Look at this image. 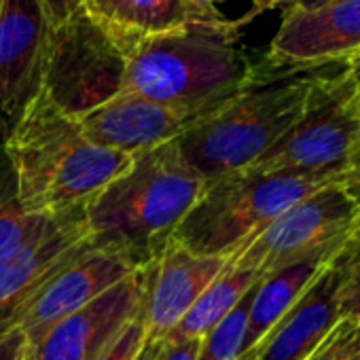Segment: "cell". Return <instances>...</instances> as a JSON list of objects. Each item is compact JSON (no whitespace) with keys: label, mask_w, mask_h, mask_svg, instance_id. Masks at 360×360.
Wrapping results in <instances>:
<instances>
[{"label":"cell","mask_w":360,"mask_h":360,"mask_svg":"<svg viewBox=\"0 0 360 360\" xmlns=\"http://www.w3.org/2000/svg\"><path fill=\"white\" fill-rule=\"evenodd\" d=\"M244 26V20H227L221 11H200L172 30L134 41L119 94L202 119L252 77L255 62L242 47Z\"/></svg>","instance_id":"6da1fadb"},{"label":"cell","mask_w":360,"mask_h":360,"mask_svg":"<svg viewBox=\"0 0 360 360\" xmlns=\"http://www.w3.org/2000/svg\"><path fill=\"white\" fill-rule=\"evenodd\" d=\"M208 189L176 140L131 155V163L83 208L89 244L138 269L150 263Z\"/></svg>","instance_id":"7a4b0ae2"},{"label":"cell","mask_w":360,"mask_h":360,"mask_svg":"<svg viewBox=\"0 0 360 360\" xmlns=\"http://www.w3.org/2000/svg\"><path fill=\"white\" fill-rule=\"evenodd\" d=\"M339 64L290 66L265 56L242 91L176 138L180 155L208 187L246 169L290 129L318 83Z\"/></svg>","instance_id":"3957f363"},{"label":"cell","mask_w":360,"mask_h":360,"mask_svg":"<svg viewBox=\"0 0 360 360\" xmlns=\"http://www.w3.org/2000/svg\"><path fill=\"white\" fill-rule=\"evenodd\" d=\"M15 198L32 214L56 217L85 208L123 174L131 155L94 144L79 121L39 94L5 136Z\"/></svg>","instance_id":"277c9868"},{"label":"cell","mask_w":360,"mask_h":360,"mask_svg":"<svg viewBox=\"0 0 360 360\" xmlns=\"http://www.w3.org/2000/svg\"><path fill=\"white\" fill-rule=\"evenodd\" d=\"M354 167L314 174L238 172L210 185L178 225L172 242L202 257L231 259L303 198L345 178Z\"/></svg>","instance_id":"5b68a950"},{"label":"cell","mask_w":360,"mask_h":360,"mask_svg":"<svg viewBox=\"0 0 360 360\" xmlns=\"http://www.w3.org/2000/svg\"><path fill=\"white\" fill-rule=\"evenodd\" d=\"M47 3L51 41L41 94L77 119L121 91L127 45L77 0Z\"/></svg>","instance_id":"8992f818"},{"label":"cell","mask_w":360,"mask_h":360,"mask_svg":"<svg viewBox=\"0 0 360 360\" xmlns=\"http://www.w3.org/2000/svg\"><path fill=\"white\" fill-rule=\"evenodd\" d=\"M358 144L360 100L345 60L318 83L290 129L242 172L314 174L352 167Z\"/></svg>","instance_id":"52a82bcc"},{"label":"cell","mask_w":360,"mask_h":360,"mask_svg":"<svg viewBox=\"0 0 360 360\" xmlns=\"http://www.w3.org/2000/svg\"><path fill=\"white\" fill-rule=\"evenodd\" d=\"M360 229V174L303 198L269 223L246 248L229 259L231 267L269 276L311 255L345 246Z\"/></svg>","instance_id":"ba28073f"},{"label":"cell","mask_w":360,"mask_h":360,"mask_svg":"<svg viewBox=\"0 0 360 360\" xmlns=\"http://www.w3.org/2000/svg\"><path fill=\"white\" fill-rule=\"evenodd\" d=\"M51 41L47 0H0V136L43 89Z\"/></svg>","instance_id":"9c48e42d"},{"label":"cell","mask_w":360,"mask_h":360,"mask_svg":"<svg viewBox=\"0 0 360 360\" xmlns=\"http://www.w3.org/2000/svg\"><path fill=\"white\" fill-rule=\"evenodd\" d=\"M140 303L142 271L138 269L37 341L26 343L22 360H98L138 318Z\"/></svg>","instance_id":"30bf717a"},{"label":"cell","mask_w":360,"mask_h":360,"mask_svg":"<svg viewBox=\"0 0 360 360\" xmlns=\"http://www.w3.org/2000/svg\"><path fill=\"white\" fill-rule=\"evenodd\" d=\"M134 271H138V267L127 259L108 250H98L89 244V248L66 263L32 295V299L9 320L5 330L18 328L24 333L26 343L37 341L53 324L79 311Z\"/></svg>","instance_id":"8fae6325"},{"label":"cell","mask_w":360,"mask_h":360,"mask_svg":"<svg viewBox=\"0 0 360 360\" xmlns=\"http://www.w3.org/2000/svg\"><path fill=\"white\" fill-rule=\"evenodd\" d=\"M229 259L202 257L169 240V244L142 271L140 322L146 339L165 341L198 297L223 274Z\"/></svg>","instance_id":"7c38bea8"},{"label":"cell","mask_w":360,"mask_h":360,"mask_svg":"<svg viewBox=\"0 0 360 360\" xmlns=\"http://www.w3.org/2000/svg\"><path fill=\"white\" fill-rule=\"evenodd\" d=\"M360 51V0H337L316 9L288 7L265 53L290 66L345 62Z\"/></svg>","instance_id":"4fadbf2b"},{"label":"cell","mask_w":360,"mask_h":360,"mask_svg":"<svg viewBox=\"0 0 360 360\" xmlns=\"http://www.w3.org/2000/svg\"><path fill=\"white\" fill-rule=\"evenodd\" d=\"M85 248L89 238L81 208L53 231L0 257V333L49 278Z\"/></svg>","instance_id":"5bb4252c"},{"label":"cell","mask_w":360,"mask_h":360,"mask_svg":"<svg viewBox=\"0 0 360 360\" xmlns=\"http://www.w3.org/2000/svg\"><path fill=\"white\" fill-rule=\"evenodd\" d=\"M77 121L94 144L134 155L180 138L198 117L134 94H117Z\"/></svg>","instance_id":"9a60e30c"},{"label":"cell","mask_w":360,"mask_h":360,"mask_svg":"<svg viewBox=\"0 0 360 360\" xmlns=\"http://www.w3.org/2000/svg\"><path fill=\"white\" fill-rule=\"evenodd\" d=\"M339 255L276 324V328L257 345L261 349L257 360H307L330 335L339 322Z\"/></svg>","instance_id":"2e32d148"},{"label":"cell","mask_w":360,"mask_h":360,"mask_svg":"<svg viewBox=\"0 0 360 360\" xmlns=\"http://www.w3.org/2000/svg\"><path fill=\"white\" fill-rule=\"evenodd\" d=\"M345 246L311 255L259 280L248 311L244 354L255 349L276 328V324L295 307V303L307 292V288L318 280V276L335 261V257Z\"/></svg>","instance_id":"e0dca14e"},{"label":"cell","mask_w":360,"mask_h":360,"mask_svg":"<svg viewBox=\"0 0 360 360\" xmlns=\"http://www.w3.org/2000/svg\"><path fill=\"white\" fill-rule=\"evenodd\" d=\"M257 271L238 269L227 265L223 274L198 297V301L189 307V311L180 318L174 330L165 337V343H183L202 339L210 333L231 309L244 299V295L261 280Z\"/></svg>","instance_id":"ac0fdd59"},{"label":"cell","mask_w":360,"mask_h":360,"mask_svg":"<svg viewBox=\"0 0 360 360\" xmlns=\"http://www.w3.org/2000/svg\"><path fill=\"white\" fill-rule=\"evenodd\" d=\"M195 13H200V9L191 7L187 0H123L108 28L129 49L134 41L172 30Z\"/></svg>","instance_id":"d6986e66"},{"label":"cell","mask_w":360,"mask_h":360,"mask_svg":"<svg viewBox=\"0 0 360 360\" xmlns=\"http://www.w3.org/2000/svg\"><path fill=\"white\" fill-rule=\"evenodd\" d=\"M77 210L56 214V217L32 214L18 202L15 193L0 191V257L53 231Z\"/></svg>","instance_id":"ffe728a7"},{"label":"cell","mask_w":360,"mask_h":360,"mask_svg":"<svg viewBox=\"0 0 360 360\" xmlns=\"http://www.w3.org/2000/svg\"><path fill=\"white\" fill-rule=\"evenodd\" d=\"M257 284L231 309V314H227L210 333H206L202 337L198 360H238L244 354L248 311H250V303H252Z\"/></svg>","instance_id":"44dd1931"},{"label":"cell","mask_w":360,"mask_h":360,"mask_svg":"<svg viewBox=\"0 0 360 360\" xmlns=\"http://www.w3.org/2000/svg\"><path fill=\"white\" fill-rule=\"evenodd\" d=\"M337 311L339 320L360 324V242L356 236L339 255Z\"/></svg>","instance_id":"7402d4cb"},{"label":"cell","mask_w":360,"mask_h":360,"mask_svg":"<svg viewBox=\"0 0 360 360\" xmlns=\"http://www.w3.org/2000/svg\"><path fill=\"white\" fill-rule=\"evenodd\" d=\"M360 354V324L339 320L307 360H354Z\"/></svg>","instance_id":"603a6c76"},{"label":"cell","mask_w":360,"mask_h":360,"mask_svg":"<svg viewBox=\"0 0 360 360\" xmlns=\"http://www.w3.org/2000/svg\"><path fill=\"white\" fill-rule=\"evenodd\" d=\"M144 341H146V328L140 322V318H136L98 360H134Z\"/></svg>","instance_id":"cb8c5ba5"},{"label":"cell","mask_w":360,"mask_h":360,"mask_svg":"<svg viewBox=\"0 0 360 360\" xmlns=\"http://www.w3.org/2000/svg\"><path fill=\"white\" fill-rule=\"evenodd\" d=\"M26 347V337L22 330H5L0 333V360H22Z\"/></svg>","instance_id":"d4e9b609"},{"label":"cell","mask_w":360,"mask_h":360,"mask_svg":"<svg viewBox=\"0 0 360 360\" xmlns=\"http://www.w3.org/2000/svg\"><path fill=\"white\" fill-rule=\"evenodd\" d=\"M123 0H91V3L85 7L89 11L91 18H96L98 22H102L104 26H110L121 9Z\"/></svg>","instance_id":"484cf974"},{"label":"cell","mask_w":360,"mask_h":360,"mask_svg":"<svg viewBox=\"0 0 360 360\" xmlns=\"http://www.w3.org/2000/svg\"><path fill=\"white\" fill-rule=\"evenodd\" d=\"M282 5L290 7L292 0H252V11L244 18V22L248 24L255 15H261V13L269 11V9H276V7H282Z\"/></svg>","instance_id":"4316f807"},{"label":"cell","mask_w":360,"mask_h":360,"mask_svg":"<svg viewBox=\"0 0 360 360\" xmlns=\"http://www.w3.org/2000/svg\"><path fill=\"white\" fill-rule=\"evenodd\" d=\"M165 347V341H153V339H146L140 347V352L136 354L134 360H159L161 358V352Z\"/></svg>","instance_id":"83f0119b"},{"label":"cell","mask_w":360,"mask_h":360,"mask_svg":"<svg viewBox=\"0 0 360 360\" xmlns=\"http://www.w3.org/2000/svg\"><path fill=\"white\" fill-rule=\"evenodd\" d=\"M347 68H349V75L356 83V89H358V100H360V51H356L354 56L347 58Z\"/></svg>","instance_id":"f1b7e54d"},{"label":"cell","mask_w":360,"mask_h":360,"mask_svg":"<svg viewBox=\"0 0 360 360\" xmlns=\"http://www.w3.org/2000/svg\"><path fill=\"white\" fill-rule=\"evenodd\" d=\"M330 3H337V0H295L290 7L292 9H316V7H324V5H330Z\"/></svg>","instance_id":"f546056e"},{"label":"cell","mask_w":360,"mask_h":360,"mask_svg":"<svg viewBox=\"0 0 360 360\" xmlns=\"http://www.w3.org/2000/svg\"><path fill=\"white\" fill-rule=\"evenodd\" d=\"M187 3H189L191 7L200 9V11H219L217 7L223 5L225 0H187Z\"/></svg>","instance_id":"4dcf8cb0"},{"label":"cell","mask_w":360,"mask_h":360,"mask_svg":"<svg viewBox=\"0 0 360 360\" xmlns=\"http://www.w3.org/2000/svg\"><path fill=\"white\" fill-rule=\"evenodd\" d=\"M259 347H255V349H250V352H246V354H242L238 360H257V356H259Z\"/></svg>","instance_id":"1f68e13d"},{"label":"cell","mask_w":360,"mask_h":360,"mask_svg":"<svg viewBox=\"0 0 360 360\" xmlns=\"http://www.w3.org/2000/svg\"><path fill=\"white\" fill-rule=\"evenodd\" d=\"M352 167L360 174V144H358V148H356V153L352 157Z\"/></svg>","instance_id":"d6a6232c"},{"label":"cell","mask_w":360,"mask_h":360,"mask_svg":"<svg viewBox=\"0 0 360 360\" xmlns=\"http://www.w3.org/2000/svg\"><path fill=\"white\" fill-rule=\"evenodd\" d=\"M77 3H79V5H83V7H87V5L91 3V0H77Z\"/></svg>","instance_id":"836d02e7"},{"label":"cell","mask_w":360,"mask_h":360,"mask_svg":"<svg viewBox=\"0 0 360 360\" xmlns=\"http://www.w3.org/2000/svg\"><path fill=\"white\" fill-rule=\"evenodd\" d=\"M356 240H358V242H360V229H358V231H356Z\"/></svg>","instance_id":"e575fe53"},{"label":"cell","mask_w":360,"mask_h":360,"mask_svg":"<svg viewBox=\"0 0 360 360\" xmlns=\"http://www.w3.org/2000/svg\"><path fill=\"white\" fill-rule=\"evenodd\" d=\"M354 360H360V354H358V356H356V358H354Z\"/></svg>","instance_id":"d590c367"},{"label":"cell","mask_w":360,"mask_h":360,"mask_svg":"<svg viewBox=\"0 0 360 360\" xmlns=\"http://www.w3.org/2000/svg\"><path fill=\"white\" fill-rule=\"evenodd\" d=\"M292 3H295V0H292Z\"/></svg>","instance_id":"8d00e7d4"}]
</instances>
